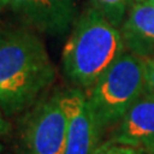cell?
<instances>
[{"instance_id": "10", "label": "cell", "mask_w": 154, "mask_h": 154, "mask_svg": "<svg viewBox=\"0 0 154 154\" xmlns=\"http://www.w3.org/2000/svg\"><path fill=\"white\" fill-rule=\"evenodd\" d=\"M93 154H149L146 150L130 145H123L110 140L103 141Z\"/></svg>"}, {"instance_id": "1", "label": "cell", "mask_w": 154, "mask_h": 154, "mask_svg": "<svg viewBox=\"0 0 154 154\" xmlns=\"http://www.w3.org/2000/svg\"><path fill=\"white\" fill-rule=\"evenodd\" d=\"M55 68L44 42L25 27L0 30V110L31 108L54 82Z\"/></svg>"}, {"instance_id": "8", "label": "cell", "mask_w": 154, "mask_h": 154, "mask_svg": "<svg viewBox=\"0 0 154 154\" xmlns=\"http://www.w3.org/2000/svg\"><path fill=\"white\" fill-rule=\"evenodd\" d=\"M126 50L141 59L154 57V5L134 0L121 27Z\"/></svg>"}, {"instance_id": "6", "label": "cell", "mask_w": 154, "mask_h": 154, "mask_svg": "<svg viewBox=\"0 0 154 154\" xmlns=\"http://www.w3.org/2000/svg\"><path fill=\"white\" fill-rule=\"evenodd\" d=\"M33 30L51 36L69 31L77 19L75 0H2Z\"/></svg>"}, {"instance_id": "2", "label": "cell", "mask_w": 154, "mask_h": 154, "mask_svg": "<svg viewBox=\"0 0 154 154\" xmlns=\"http://www.w3.org/2000/svg\"><path fill=\"white\" fill-rule=\"evenodd\" d=\"M125 51L119 28L90 5L77 17L63 48V73L75 88L88 91Z\"/></svg>"}, {"instance_id": "9", "label": "cell", "mask_w": 154, "mask_h": 154, "mask_svg": "<svg viewBox=\"0 0 154 154\" xmlns=\"http://www.w3.org/2000/svg\"><path fill=\"white\" fill-rule=\"evenodd\" d=\"M90 5L99 11L116 27H121L134 0H89Z\"/></svg>"}, {"instance_id": "12", "label": "cell", "mask_w": 154, "mask_h": 154, "mask_svg": "<svg viewBox=\"0 0 154 154\" xmlns=\"http://www.w3.org/2000/svg\"><path fill=\"white\" fill-rule=\"evenodd\" d=\"M9 131H11V125H9V122L5 119V117H4V113L0 110V154L3 153L2 139L5 136V135H8Z\"/></svg>"}, {"instance_id": "15", "label": "cell", "mask_w": 154, "mask_h": 154, "mask_svg": "<svg viewBox=\"0 0 154 154\" xmlns=\"http://www.w3.org/2000/svg\"><path fill=\"white\" fill-rule=\"evenodd\" d=\"M2 4H3V3H2V0H0V5H2Z\"/></svg>"}, {"instance_id": "11", "label": "cell", "mask_w": 154, "mask_h": 154, "mask_svg": "<svg viewBox=\"0 0 154 154\" xmlns=\"http://www.w3.org/2000/svg\"><path fill=\"white\" fill-rule=\"evenodd\" d=\"M145 86L148 91L154 93V57L145 59Z\"/></svg>"}, {"instance_id": "5", "label": "cell", "mask_w": 154, "mask_h": 154, "mask_svg": "<svg viewBox=\"0 0 154 154\" xmlns=\"http://www.w3.org/2000/svg\"><path fill=\"white\" fill-rule=\"evenodd\" d=\"M68 118L64 154H93L102 144L104 132L84 90L71 88L62 93Z\"/></svg>"}, {"instance_id": "3", "label": "cell", "mask_w": 154, "mask_h": 154, "mask_svg": "<svg viewBox=\"0 0 154 154\" xmlns=\"http://www.w3.org/2000/svg\"><path fill=\"white\" fill-rule=\"evenodd\" d=\"M145 90V60L126 50L85 94L105 134Z\"/></svg>"}, {"instance_id": "7", "label": "cell", "mask_w": 154, "mask_h": 154, "mask_svg": "<svg viewBox=\"0 0 154 154\" xmlns=\"http://www.w3.org/2000/svg\"><path fill=\"white\" fill-rule=\"evenodd\" d=\"M108 140L144 150L154 146V93L144 91L109 131Z\"/></svg>"}, {"instance_id": "4", "label": "cell", "mask_w": 154, "mask_h": 154, "mask_svg": "<svg viewBox=\"0 0 154 154\" xmlns=\"http://www.w3.org/2000/svg\"><path fill=\"white\" fill-rule=\"evenodd\" d=\"M68 118L62 93L38 99L27 109L19 125L25 154H64Z\"/></svg>"}, {"instance_id": "14", "label": "cell", "mask_w": 154, "mask_h": 154, "mask_svg": "<svg viewBox=\"0 0 154 154\" xmlns=\"http://www.w3.org/2000/svg\"><path fill=\"white\" fill-rule=\"evenodd\" d=\"M141 2H146V3H150V4H153V5H154V0H141Z\"/></svg>"}, {"instance_id": "13", "label": "cell", "mask_w": 154, "mask_h": 154, "mask_svg": "<svg viewBox=\"0 0 154 154\" xmlns=\"http://www.w3.org/2000/svg\"><path fill=\"white\" fill-rule=\"evenodd\" d=\"M149 154H154V146L153 148H150V149H149V150H146Z\"/></svg>"}]
</instances>
